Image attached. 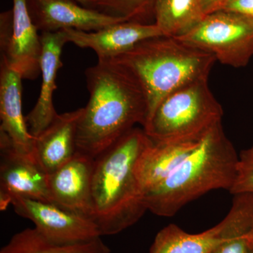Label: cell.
<instances>
[{
	"label": "cell",
	"mask_w": 253,
	"mask_h": 253,
	"mask_svg": "<svg viewBox=\"0 0 253 253\" xmlns=\"http://www.w3.org/2000/svg\"><path fill=\"white\" fill-rule=\"evenodd\" d=\"M177 39L213 55L221 64L245 67L253 56V19L234 11L218 10L206 15Z\"/></svg>",
	"instance_id": "cell-6"
},
{
	"label": "cell",
	"mask_w": 253,
	"mask_h": 253,
	"mask_svg": "<svg viewBox=\"0 0 253 253\" xmlns=\"http://www.w3.org/2000/svg\"><path fill=\"white\" fill-rule=\"evenodd\" d=\"M76 1L83 6L94 9H96V4L98 2V0H76Z\"/></svg>",
	"instance_id": "cell-25"
},
{
	"label": "cell",
	"mask_w": 253,
	"mask_h": 253,
	"mask_svg": "<svg viewBox=\"0 0 253 253\" xmlns=\"http://www.w3.org/2000/svg\"><path fill=\"white\" fill-rule=\"evenodd\" d=\"M11 205L16 214L33 221L46 239L62 244L86 242L101 237L90 217L46 201L15 198Z\"/></svg>",
	"instance_id": "cell-8"
},
{
	"label": "cell",
	"mask_w": 253,
	"mask_h": 253,
	"mask_svg": "<svg viewBox=\"0 0 253 253\" xmlns=\"http://www.w3.org/2000/svg\"><path fill=\"white\" fill-rule=\"evenodd\" d=\"M204 137L178 142L151 140L138 158L135 166L136 179L144 196L167 179Z\"/></svg>",
	"instance_id": "cell-17"
},
{
	"label": "cell",
	"mask_w": 253,
	"mask_h": 253,
	"mask_svg": "<svg viewBox=\"0 0 253 253\" xmlns=\"http://www.w3.org/2000/svg\"><path fill=\"white\" fill-rule=\"evenodd\" d=\"M229 0H201L205 15L220 10Z\"/></svg>",
	"instance_id": "cell-24"
},
{
	"label": "cell",
	"mask_w": 253,
	"mask_h": 253,
	"mask_svg": "<svg viewBox=\"0 0 253 253\" xmlns=\"http://www.w3.org/2000/svg\"><path fill=\"white\" fill-rule=\"evenodd\" d=\"M223 114L222 107L205 80L168 94L142 128L155 142L194 140L221 124Z\"/></svg>",
	"instance_id": "cell-5"
},
{
	"label": "cell",
	"mask_w": 253,
	"mask_h": 253,
	"mask_svg": "<svg viewBox=\"0 0 253 253\" xmlns=\"http://www.w3.org/2000/svg\"><path fill=\"white\" fill-rule=\"evenodd\" d=\"M0 200L4 210L15 198L52 203L48 186V174L36 160L15 152L7 145H0Z\"/></svg>",
	"instance_id": "cell-10"
},
{
	"label": "cell",
	"mask_w": 253,
	"mask_h": 253,
	"mask_svg": "<svg viewBox=\"0 0 253 253\" xmlns=\"http://www.w3.org/2000/svg\"><path fill=\"white\" fill-rule=\"evenodd\" d=\"M155 24L163 36L180 38L206 16L201 0H155Z\"/></svg>",
	"instance_id": "cell-18"
},
{
	"label": "cell",
	"mask_w": 253,
	"mask_h": 253,
	"mask_svg": "<svg viewBox=\"0 0 253 253\" xmlns=\"http://www.w3.org/2000/svg\"><path fill=\"white\" fill-rule=\"evenodd\" d=\"M229 192L233 195H253V146L239 155L236 179Z\"/></svg>",
	"instance_id": "cell-21"
},
{
	"label": "cell",
	"mask_w": 253,
	"mask_h": 253,
	"mask_svg": "<svg viewBox=\"0 0 253 253\" xmlns=\"http://www.w3.org/2000/svg\"><path fill=\"white\" fill-rule=\"evenodd\" d=\"M238 163L239 155L222 125L216 126L167 179L144 195L147 211L161 217H172L209 191H230Z\"/></svg>",
	"instance_id": "cell-3"
},
{
	"label": "cell",
	"mask_w": 253,
	"mask_h": 253,
	"mask_svg": "<svg viewBox=\"0 0 253 253\" xmlns=\"http://www.w3.org/2000/svg\"><path fill=\"white\" fill-rule=\"evenodd\" d=\"M62 31L67 43L92 49L99 60L117 57L141 42L163 36L154 23L133 21L116 23L96 31L75 29H65Z\"/></svg>",
	"instance_id": "cell-12"
},
{
	"label": "cell",
	"mask_w": 253,
	"mask_h": 253,
	"mask_svg": "<svg viewBox=\"0 0 253 253\" xmlns=\"http://www.w3.org/2000/svg\"><path fill=\"white\" fill-rule=\"evenodd\" d=\"M89 99L78 121L76 152L93 159L147 121L146 95L130 71L114 59L86 68Z\"/></svg>",
	"instance_id": "cell-1"
},
{
	"label": "cell",
	"mask_w": 253,
	"mask_h": 253,
	"mask_svg": "<svg viewBox=\"0 0 253 253\" xmlns=\"http://www.w3.org/2000/svg\"><path fill=\"white\" fill-rule=\"evenodd\" d=\"M249 253H253V248H250Z\"/></svg>",
	"instance_id": "cell-27"
},
{
	"label": "cell",
	"mask_w": 253,
	"mask_h": 253,
	"mask_svg": "<svg viewBox=\"0 0 253 253\" xmlns=\"http://www.w3.org/2000/svg\"><path fill=\"white\" fill-rule=\"evenodd\" d=\"M112 59L127 68L140 84L147 99V121L168 94L208 80L216 61L210 53L164 36L141 42Z\"/></svg>",
	"instance_id": "cell-4"
},
{
	"label": "cell",
	"mask_w": 253,
	"mask_h": 253,
	"mask_svg": "<svg viewBox=\"0 0 253 253\" xmlns=\"http://www.w3.org/2000/svg\"><path fill=\"white\" fill-rule=\"evenodd\" d=\"M244 217L243 208L232 205L219 224L199 234H189L169 224L158 233L149 253H212L229 239Z\"/></svg>",
	"instance_id": "cell-13"
},
{
	"label": "cell",
	"mask_w": 253,
	"mask_h": 253,
	"mask_svg": "<svg viewBox=\"0 0 253 253\" xmlns=\"http://www.w3.org/2000/svg\"><path fill=\"white\" fill-rule=\"evenodd\" d=\"M151 141L143 128L134 127L94 158L90 217L101 236L122 232L147 211L135 166Z\"/></svg>",
	"instance_id": "cell-2"
},
{
	"label": "cell",
	"mask_w": 253,
	"mask_h": 253,
	"mask_svg": "<svg viewBox=\"0 0 253 253\" xmlns=\"http://www.w3.org/2000/svg\"><path fill=\"white\" fill-rule=\"evenodd\" d=\"M154 2L155 0H98L96 9L128 21L145 23L146 18L154 16Z\"/></svg>",
	"instance_id": "cell-20"
},
{
	"label": "cell",
	"mask_w": 253,
	"mask_h": 253,
	"mask_svg": "<svg viewBox=\"0 0 253 253\" xmlns=\"http://www.w3.org/2000/svg\"><path fill=\"white\" fill-rule=\"evenodd\" d=\"M33 22L26 0H13V8L0 14L1 60L26 80L41 73V35Z\"/></svg>",
	"instance_id": "cell-7"
},
{
	"label": "cell",
	"mask_w": 253,
	"mask_h": 253,
	"mask_svg": "<svg viewBox=\"0 0 253 253\" xmlns=\"http://www.w3.org/2000/svg\"><path fill=\"white\" fill-rule=\"evenodd\" d=\"M22 80L4 61L0 62V145L34 157L35 137L28 131L22 111Z\"/></svg>",
	"instance_id": "cell-11"
},
{
	"label": "cell",
	"mask_w": 253,
	"mask_h": 253,
	"mask_svg": "<svg viewBox=\"0 0 253 253\" xmlns=\"http://www.w3.org/2000/svg\"><path fill=\"white\" fill-rule=\"evenodd\" d=\"M83 108L59 114L40 135L35 137L34 157L46 174L66 164L76 153V136Z\"/></svg>",
	"instance_id": "cell-16"
},
{
	"label": "cell",
	"mask_w": 253,
	"mask_h": 253,
	"mask_svg": "<svg viewBox=\"0 0 253 253\" xmlns=\"http://www.w3.org/2000/svg\"><path fill=\"white\" fill-rule=\"evenodd\" d=\"M221 9L239 13L253 19V0H229Z\"/></svg>",
	"instance_id": "cell-23"
},
{
	"label": "cell",
	"mask_w": 253,
	"mask_h": 253,
	"mask_svg": "<svg viewBox=\"0 0 253 253\" xmlns=\"http://www.w3.org/2000/svg\"><path fill=\"white\" fill-rule=\"evenodd\" d=\"M41 38V92L36 104L26 117L28 131L34 137L40 135L59 115L55 110L53 97L58 71L62 67L61 53L67 43L62 31L42 33Z\"/></svg>",
	"instance_id": "cell-15"
},
{
	"label": "cell",
	"mask_w": 253,
	"mask_h": 253,
	"mask_svg": "<svg viewBox=\"0 0 253 253\" xmlns=\"http://www.w3.org/2000/svg\"><path fill=\"white\" fill-rule=\"evenodd\" d=\"M0 253H111V251L101 237L78 244H58L33 228L13 236Z\"/></svg>",
	"instance_id": "cell-19"
},
{
	"label": "cell",
	"mask_w": 253,
	"mask_h": 253,
	"mask_svg": "<svg viewBox=\"0 0 253 253\" xmlns=\"http://www.w3.org/2000/svg\"><path fill=\"white\" fill-rule=\"evenodd\" d=\"M253 225V216L241 222L234 229L229 239L212 253H249L247 235Z\"/></svg>",
	"instance_id": "cell-22"
},
{
	"label": "cell",
	"mask_w": 253,
	"mask_h": 253,
	"mask_svg": "<svg viewBox=\"0 0 253 253\" xmlns=\"http://www.w3.org/2000/svg\"><path fill=\"white\" fill-rule=\"evenodd\" d=\"M94 160L76 152L66 164L48 174L53 204L90 217Z\"/></svg>",
	"instance_id": "cell-14"
},
{
	"label": "cell",
	"mask_w": 253,
	"mask_h": 253,
	"mask_svg": "<svg viewBox=\"0 0 253 253\" xmlns=\"http://www.w3.org/2000/svg\"><path fill=\"white\" fill-rule=\"evenodd\" d=\"M33 22L42 33L65 29L96 31L126 18L86 7L76 0H26Z\"/></svg>",
	"instance_id": "cell-9"
},
{
	"label": "cell",
	"mask_w": 253,
	"mask_h": 253,
	"mask_svg": "<svg viewBox=\"0 0 253 253\" xmlns=\"http://www.w3.org/2000/svg\"><path fill=\"white\" fill-rule=\"evenodd\" d=\"M248 244L249 248H253V225L247 235Z\"/></svg>",
	"instance_id": "cell-26"
}]
</instances>
